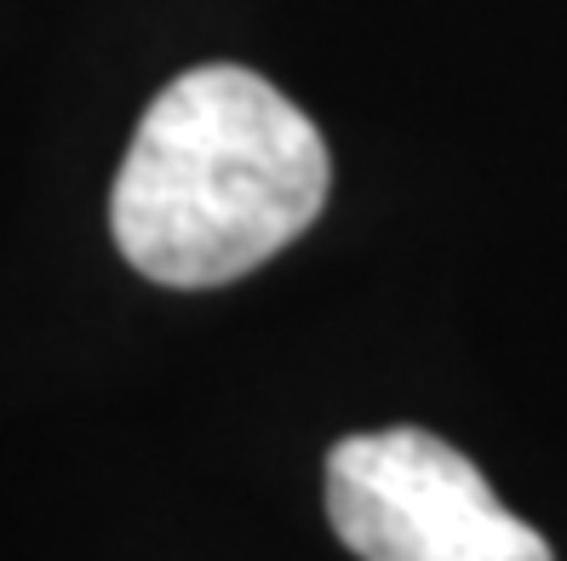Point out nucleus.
I'll return each instance as SVG.
<instances>
[{"instance_id":"2","label":"nucleus","mask_w":567,"mask_h":561,"mask_svg":"<svg viewBox=\"0 0 567 561\" xmlns=\"http://www.w3.org/2000/svg\"><path fill=\"white\" fill-rule=\"evenodd\" d=\"M327 521L361 561H556L487 476L430 430L350 436L327 453Z\"/></svg>"},{"instance_id":"1","label":"nucleus","mask_w":567,"mask_h":561,"mask_svg":"<svg viewBox=\"0 0 567 561\" xmlns=\"http://www.w3.org/2000/svg\"><path fill=\"white\" fill-rule=\"evenodd\" d=\"M316 121L264 75L202 63L144 110L110 195L121 258L161 287H224L292 247L327 207Z\"/></svg>"}]
</instances>
